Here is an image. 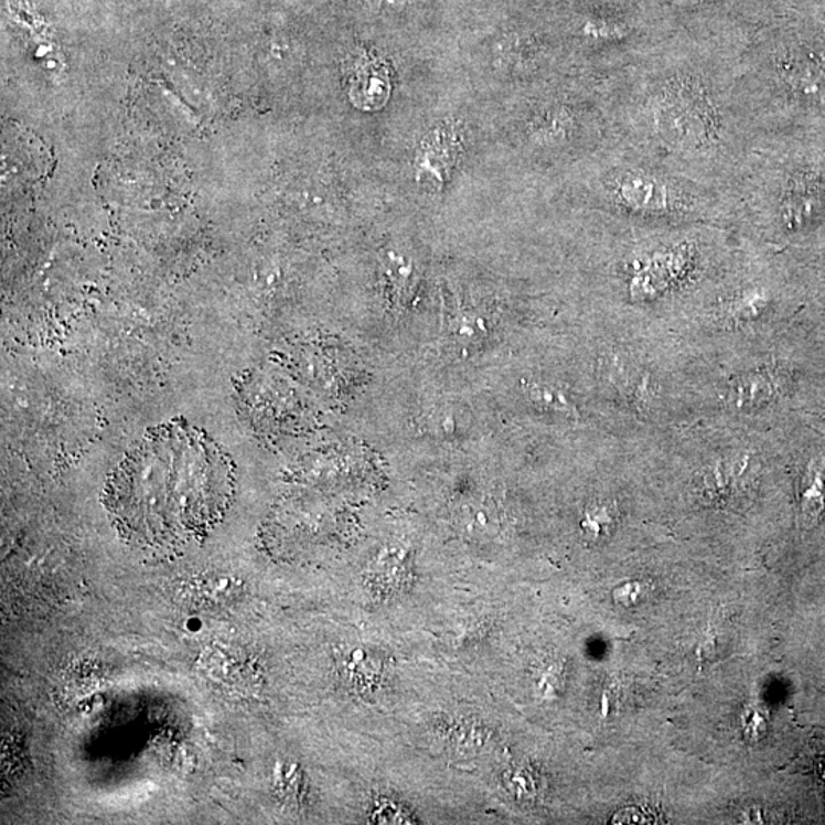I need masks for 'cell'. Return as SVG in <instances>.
Here are the masks:
<instances>
[{"instance_id": "1", "label": "cell", "mask_w": 825, "mask_h": 825, "mask_svg": "<svg viewBox=\"0 0 825 825\" xmlns=\"http://www.w3.org/2000/svg\"><path fill=\"white\" fill-rule=\"evenodd\" d=\"M232 460L189 424L154 428L115 471L106 506L138 546L170 549L201 538L228 510Z\"/></svg>"}, {"instance_id": "2", "label": "cell", "mask_w": 825, "mask_h": 825, "mask_svg": "<svg viewBox=\"0 0 825 825\" xmlns=\"http://www.w3.org/2000/svg\"><path fill=\"white\" fill-rule=\"evenodd\" d=\"M388 67L378 58L363 57L352 66L349 75V98L361 110H379L390 98Z\"/></svg>"}, {"instance_id": "3", "label": "cell", "mask_w": 825, "mask_h": 825, "mask_svg": "<svg viewBox=\"0 0 825 825\" xmlns=\"http://www.w3.org/2000/svg\"><path fill=\"white\" fill-rule=\"evenodd\" d=\"M783 392V378L781 373L773 371H756L744 373L740 378L733 379L728 388L729 406L736 410H753L768 406Z\"/></svg>"}, {"instance_id": "4", "label": "cell", "mask_w": 825, "mask_h": 825, "mask_svg": "<svg viewBox=\"0 0 825 825\" xmlns=\"http://www.w3.org/2000/svg\"><path fill=\"white\" fill-rule=\"evenodd\" d=\"M757 473V460L740 453L717 460L705 475V491L711 499H728L740 493Z\"/></svg>"}, {"instance_id": "5", "label": "cell", "mask_w": 825, "mask_h": 825, "mask_svg": "<svg viewBox=\"0 0 825 825\" xmlns=\"http://www.w3.org/2000/svg\"><path fill=\"white\" fill-rule=\"evenodd\" d=\"M657 120L665 137L681 144H694L704 135V125H701L699 115L679 101H668L662 105Z\"/></svg>"}, {"instance_id": "6", "label": "cell", "mask_w": 825, "mask_h": 825, "mask_svg": "<svg viewBox=\"0 0 825 825\" xmlns=\"http://www.w3.org/2000/svg\"><path fill=\"white\" fill-rule=\"evenodd\" d=\"M618 194L625 205L641 212H660L668 204L665 186L650 176L629 174L618 184Z\"/></svg>"}, {"instance_id": "7", "label": "cell", "mask_w": 825, "mask_h": 825, "mask_svg": "<svg viewBox=\"0 0 825 825\" xmlns=\"http://www.w3.org/2000/svg\"><path fill=\"white\" fill-rule=\"evenodd\" d=\"M633 15L592 14L579 23L578 33L586 41L593 43H614L626 41L638 33Z\"/></svg>"}, {"instance_id": "8", "label": "cell", "mask_w": 825, "mask_h": 825, "mask_svg": "<svg viewBox=\"0 0 825 825\" xmlns=\"http://www.w3.org/2000/svg\"><path fill=\"white\" fill-rule=\"evenodd\" d=\"M456 153L454 137L448 132L447 127H439L433 130L426 140L422 150H420L419 170L426 173L427 170L436 173L439 180L447 172L448 167L453 164Z\"/></svg>"}, {"instance_id": "9", "label": "cell", "mask_w": 825, "mask_h": 825, "mask_svg": "<svg viewBox=\"0 0 825 825\" xmlns=\"http://www.w3.org/2000/svg\"><path fill=\"white\" fill-rule=\"evenodd\" d=\"M788 82L795 93L821 100L825 97V74L815 63L808 61H793L788 65Z\"/></svg>"}, {"instance_id": "10", "label": "cell", "mask_w": 825, "mask_h": 825, "mask_svg": "<svg viewBox=\"0 0 825 825\" xmlns=\"http://www.w3.org/2000/svg\"><path fill=\"white\" fill-rule=\"evenodd\" d=\"M821 200L812 190L800 189L792 192L784 202L783 219L791 228H803L816 219L819 214Z\"/></svg>"}, {"instance_id": "11", "label": "cell", "mask_w": 825, "mask_h": 825, "mask_svg": "<svg viewBox=\"0 0 825 825\" xmlns=\"http://www.w3.org/2000/svg\"><path fill=\"white\" fill-rule=\"evenodd\" d=\"M527 393L535 406L545 408L547 411L559 413V415H572L575 406L569 395L557 384L546 381H534L527 386Z\"/></svg>"}, {"instance_id": "12", "label": "cell", "mask_w": 825, "mask_h": 825, "mask_svg": "<svg viewBox=\"0 0 825 825\" xmlns=\"http://www.w3.org/2000/svg\"><path fill=\"white\" fill-rule=\"evenodd\" d=\"M386 269L392 288L399 293V297L410 288L413 280V264L406 257L396 253H388Z\"/></svg>"}, {"instance_id": "13", "label": "cell", "mask_w": 825, "mask_h": 825, "mask_svg": "<svg viewBox=\"0 0 825 825\" xmlns=\"http://www.w3.org/2000/svg\"><path fill=\"white\" fill-rule=\"evenodd\" d=\"M456 336L468 344L478 343L488 335L486 320L480 319L473 312L463 313L454 324Z\"/></svg>"}, {"instance_id": "14", "label": "cell", "mask_w": 825, "mask_h": 825, "mask_svg": "<svg viewBox=\"0 0 825 825\" xmlns=\"http://www.w3.org/2000/svg\"><path fill=\"white\" fill-rule=\"evenodd\" d=\"M612 525V513H610L609 506L604 505L589 507L581 523L582 531L590 537H601V535L609 533Z\"/></svg>"}, {"instance_id": "15", "label": "cell", "mask_w": 825, "mask_h": 825, "mask_svg": "<svg viewBox=\"0 0 825 825\" xmlns=\"http://www.w3.org/2000/svg\"><path fill=\"white\" fill-rule=\"evenodd\" d=\"M462 522L471 534H490L494 527L493 513L483 505L468 507Z\"/></svg>"}, {"instance_id": "16", "label": "cell", "mask_w": 825, "mask_h": 825, "mask_svg": "<svg viewBox=\"0 0 825 825\" xmlns=\"http://www.w3.org/2000/svg\"><path fill=\"white\" fill-rule=\"evenodd\" d=\"M763 304L764 299L759 292H746L733 303V315L741 320L751 319V317L759 315L760 308Z\"/></svg>"}, {"instance_id": "17", "label": "cell", "mask_w": 825, "mask_h": 825, "mask_svg": "<svg viewBox=\"0 0 825 825\" xmlns=\"http://www.w3.org/2000/svg\"><path fill=\"white\" fill-rule=\"evenodd\" d=\"M373 819H375V823L378 824H408L410 821H408L407 812H404L403 808L398 807V805L390 803V801H384L383 804H379L378 807H376L375 813H373Z\"/></svg>"}]
</instances>
